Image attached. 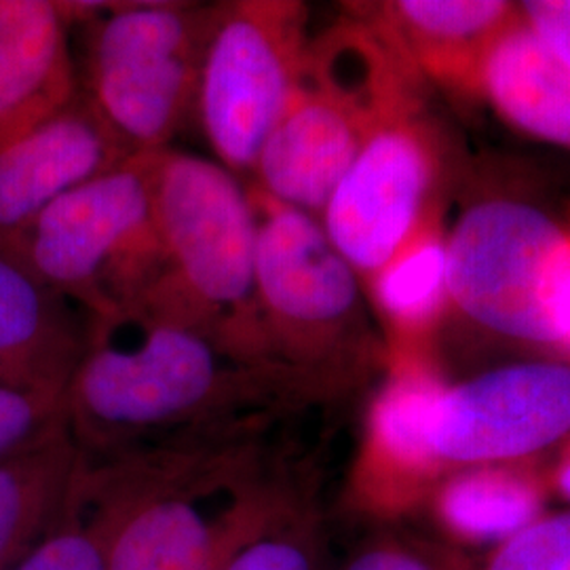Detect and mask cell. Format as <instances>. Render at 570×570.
<instances>
[{
  "instance_id": "10",
  "label": "cell",
  "mask_w": 570,
  "mask_h": 570,
  "mask_svg": "<svg viewBox=\"0 0 570 570\" xmlns=\"http://www.w3.org/2000/svg\"><path fill=\"white\" fill-rule=\"evenodd\" d=\"M444 167L446 142L429 94L397 106L374 127L320 218L362 285L442 197Z\"/></svg>"
},
{
  "instance_id": "20",
  "label": "cell",
  "mask_w": 570,
  "mask_h": 570,
  "mask_svg": "<svg viewBox=\"0 0 570 570\" xmlns=\"http://www.w3.org/2000/svg\"><path fill=\"white\" fill-rule=\"evenodd\" d=\"M482 102L534 140L570 150V70L518 21L492 51Z\"/></svg>"
},
{
  "instance_id": "8",
  "label": "cell",
  "mask_w": 570,
  "mask_h": 570,
  "mask_svg": "<svg viewBox=\"0 0 570 570\" xmlns=\"http://www.w3.org/2000/svg\"><path fill=\"white\" fill-rule=\"evenodd\" d=\"M570 226L537 205L492 197L449 228L450 308L473 326L558 360Z\"/></svg>"
},
{
  "instance_id": "14",
  "label": "cell",
  "mask_w": 570,
  "mask_h": 570,
  "mask_svg": "<svg viewBox=\"0 0 570 570\" xmlns=\"http://www.w3.org/2000/svg\"><path fill=\"white\" fill-rule=\"evenodd\" d=\"M367 11L397 42L431 91L482 102L492 51L520 20L508 0H383Z\"/></svg>"
},
{
  "instance_id": "27",
  "label": "cell",
  "mask_w": 570,
  "mask_h": 570,
  "mask_svg": "<svg viewBox=\"0 0 570 570\" xmlns=\"http://www.w3.org/2000/svg\"><path fill=\"white\" fill-rule=\"evenodd\" d=\"M546 478L551 501L570 508V435L546 459Z\"/></svg>"
},
{
  "instance_id": "21",
  "label": "cell",
  "mask_w": 570,
  "mask_h": 570,
  "mask_svg": "<svg viewBox=\"0 0 570 570\" xmlns=\"http://www.w3.org/2000/svg\"><path fill=\"white\" fill-rule=\"evenodd\" d=\"M226 570H332L326 515L315 492Z\"/></svg>"
},
{
  "instance_id": "12",
  "label": "cell",
  "mask_w": 570,
  "mask_h": 570,
  "mask_svg": "<svg viewBox=\"0 0 570 570\" xmlns=\"http://www.w3.org/2000/svg\"><path fill=\"white\" fill-rule=\"evenodd\" d=\"M444 379L440 362L385 366L346 473L343 503L353 515L374 527H393L421 513L442 480L429 452L425 414Z\"/></svg>"
},
{
  "instance_id": "22",
  "label": "cell",
  "mask_w": 570,
  "mask_h": 570,
  "mask_svg": "<svg viewBox=\"0 0 570 570\" xmlns=\"http://www.w3.org/2000/svg\"><path fill=\"white\" fill-rule=\"evenodd\" d=\"M334 570H471L469 553L419 532L374 527Z\"/></svg>"
},
{
  "instance_id": "24",
  "label": "cell",
  "mask_w": 570,
  "mask_h": 570,
  "mask_svg": "<svg viewBox=\"0 0 570 570\" xmlns=\"http://www.w3.org/2000/svg\"><path fill=\"white\" fill-rule=\"evenodd\" d=\"M16 570H106L102 532L82 505L77 484L56 529Z\"/></svg>"
},
{
  "instance_id": "6",
  "label": "cell",
  "mask_w": 570,
  "mask_h": 570,
  "mask_svg": "<svg viewBox=\"0 0 570 570\" xmlns=\"http://www.w3.org/2000/svg\"><path fill=\"white\" fill-rule=\"evenodd\" d=\"M79 91L131 155L174 148L195 117L214 2H66Z\"/></svg>"
},
{
  "instance_id": "23",
  "label": "cell",
  "mask_w": 570,
  "mask_h": 570,
  "mask_svg": "<svg viewBox=\"0 0 570 570\" xmlns=\"http://www.w3.org/2000/svg\"><path fill=\"white\" fill-rule=\"evenodd\" d=\"M471 570H570V508L548 510L508 541L469 556Z\"/></svg>"
},
{
  "instance_id": "11",
  "label": "cell",
  "mask_w": 570,
  "mask_h": 570,
  "mask_svg": "<svg viewBox=\"0 0 570 570\" xmlns=\"http://www.w3.org/2000/svg\"><path fill=\"white\" fill-rule=\"evenodd\" d=\"M433 463L456 469L548 459L570 435V362L539 357L444 379L425 414Z\"/></svg>"
},
{
  "instance_id": "25",
  "label": "cell",
  "mask_w": 570,
  "mask_h": 570,
  "mask_svg": "<svg viewBox=\"0 0 570 570\" xmlns=\"http://www.w3.org/2000/svg\"><path fill=\"white\" fill-rule=\"evenodd\" d=\"M61 414V393L0 385V459L35 440Z\"/></svg>"
},
{
  "instance_id": "7",
  "label": "cell",
  "mask_w": 570,
  "mask_h": 570,
  "mask_svg": "<svg viewBox=\"0 0 570 570\" xmlns=\"http://www.w3.org/2000/svg\"><path fill=\"white\" fill-rule=\"evenodd\" d=\"M157 155L129 157L0 244L87 320L136 308L164 268L155 209Z\"/></svg>"
},
{
  "instance_id": "13",
  "label": "cell",
  "mask_w": 570,
  "mask_h": 570,
  "mask_svg": "<svg viewBox=\"0 0 570 570\" xmlns=\"http://www.w3.org/2000/svg\"><path fill=\"white\" fill-rule=\"evenodd\" d=\"M129 157L79 91L60 112L0 148V242Z\"/></svg>"
},
{
  "instance_id": "26",
  "label": "cell",
  "mask_w": 570,
  "mask_h": 570,
  "mask_svg": "<svg viewBox=\"0 0 570 570\" xmlns=\"http://www.w3.org/2000/svg\"><path fill=\"white\" fill-rule=\"evenodd\" d=\"M518 9L530 35L570 70V0H527Z\"/></svg>"
},
{
  "instance_id": "1",
  "label": "cell",
  "mask_w": 570,
  "mask_h": 570,
  "mask_svg": "<svg viewBox=\"0 0 570 570\" xmlns=\"http://www.w3.org/2000/svg\"><path fill=\"white\" fill-rule=\"evenodd\" d=\"M341 400L273 360H244L199 332L134 308L87 320L63 416L85 456L183 440L266 433L277 421Z\"/></svg>"
},
{
  "instance_id": "5",
  "label": "cell",
  "mask_w": 570,
  "mask_h": 570,
  "mask_svg": "<svg viewBox=\"0 0 570 570\" xmlns=\"http://www.w3.org/2000/svg\"><path fill=\"white\" fill-rule=\"evenodd\" d=\"M256 220V296L273 360L338 397L385 370L364 285L320 218L247 183Z\"/></svg>"
},
{
  "instance_id": "2",
  "label": "cell",
  "mask_w": 570,
  "mask_h": 570,
  "mask_svg": "<svg viewBox=\"0 0 570 570\" xmlns=\"http://www.w3.org/2000/svg\"><path fill=\"white\" fill-rule=\"evenodd\" d=\"M266 433L85 456L77 494L106 570H226L313 492L268 456Z\"/></svg>"
},
{
  "instance_id": "16",
  "label": "cell",
  "mask_w": 570,
  "mask_h": 570,
  "mask_svg": "<svg viewBox=\"0 0 570 570\" xmlns=\"http://www.w3.org/2000/svg\"><path fill=\"white\" fill-rule=\"evenodd\" d=\"M385 346V366L440 362L438 341L450 308L449 225L440 197L402 247L364 284Z\"/></svg>"
},
{
  "instance_id": "15",
  "label": "cell",
  "mask_w": 570,
  "mask_h": 570,
  "mask_svg": "<svg viewBox=\"0 0 570 570\" xmlns=\"http://www.w3.org/2000/svg\"><path fill=\"white\" fill-rule=\"evenodd\" d=\"M79 96L66 2L0 0V148Z\"/></svg>"
},
{
  "instance_id": "17",
  "label": "cell",
  "mask_w": 570,
  "mask_h": 570,
  "mask_svg": "<svg viewBox=\"0 0 570 570\" xmlns=\"http://www.w3.org/2000/svg\"><path fill=\"white\" fill-rule=\"evenodd\" d=\"M85 336L81 311L0 244V385L63 395Z\"/></svg>"
},
{
  "instance_id": "18",
  "label": "cell",
  "mask_w": 570,
  "mask_h": 570,
  "mask_svg": "<svg viewBox=\"0 0 570 570\" xmlns=\"http://www.w3.org/2000/svg\"><path fill=\"white\" fill-rule=\"evenodd\" d=\"M546 459L490 463L446 473L423 505L433 539L489 551L550 510Z\"/></svg>"
},
{
  "instance_id": "9",
  "label": "cell",
  "mask_w": 570,
  "mask_h": 570,
  "mask_svg": "<svg viewBox=\"0 0 570 570\" xmlns=\"http://www.w3.org/2000/svg\"><path fill=\"white\" fill-rule=\"evenodd\" d=\"M313 39L301 0H223L205 42L195 117L216 164L249 180Z\"/></svg>"
},
{
  "instance_id": "28",
  "label": "cell",
  "mask_w": 570,
  "mask_h": 570,
  "mask_svg": "<svg viewBox=\"0 0 570 570\" xmlns=\"http://www.w3.org/2000/svg\"><path fill=\"white\" fill-rule=\"evenodd\" d=\"M558 360L570 362V242L569 265H567L562 296L558 306Z\"/></svg>"
},
{
  "instance_id": "19",
  "label": "cell",
  "mask_w": 570,
  "mask_h": 570,
  "mask_svg": "<svg viewBox=\"0 0 570 570\" xmlns=\"http://www.w3.org/2000/svg\"><path fill=\"white\" fill-rule=\"evenodd\" d=\"M66 416L0 459V570H16L56 529L81 473Z\"/></svg>"
},
{
  "instance_id": "4",
  "label": "cell",
  "mask_w": 570,
  "mask_h": 570,
  "mask_svg": "<svg viewBox=\"0 0 570 570\" xmlns=\"http://www.w3.org/2000/svg\"><path fill=\"white\" fill-rule=\"evenodd\" d=\"M155 209L164 268L136 308L195 330L237 357L273 360L256 296L247 183L212 159L167 148L157 155Z\"/></svg>"
},
{
  "instance_id": "3",
  "label": "cell",
  "mask_w": 570,
  "mask_h": 570,
  "mask_svg": "<svg viewBox=\"0 0 570 570\" xmlns=\"http://www.w3.org/2000/svg\"><path fill=\"white\" fill-rule=\"evenodd\" d=\"M433 94L397 42L367 11L313 32L303 68L247 183L322 218L374 127L407 100Z\"/></svg>"
}]
</instances>
